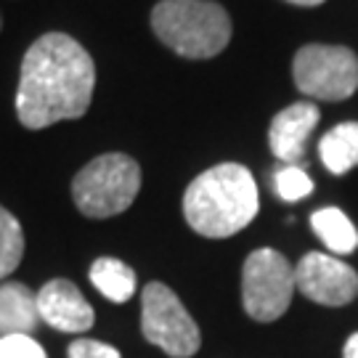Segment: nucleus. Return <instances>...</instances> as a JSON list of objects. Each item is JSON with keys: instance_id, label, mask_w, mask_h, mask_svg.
I'll list each match as a JSON object with an SVG mask.
<instances>
[{"instance_id": "nucleus-7", "label": "nucleus", "mask_w": 358, "mask_h": 358, "mask_svg": "<svg viewBox=\"0 0 358 358\" xmlns=\"http://www.w3.org/2000/svg\"><path fill=\"white\" fill-rule=\"evenodd\" d=\"M141 329L152 345L162 348L167 356L189 358L199 350V327L192 313L167 284L152 282L141 292Z\"/></svg>"}, {"instance_id": "nucleus-15", "label": "nucleus", "mask_w": 358, "mask_h": 358, "mask_svg": "<svg viewBox=\"0 0 358 358\" xmlns=\"http://www.w3.org/2000/svg\"><path fill=\"white\" fill-rule=\"evenodd\" d=\"M24 257V231L22 223L0 205V279L19 268Z\"/></svg>"}, {"instance_id": "nucleus-13", "label": "nucleus", "mask_w": 358, "mask_h": 358, "mask_svg": "<svg viewBox=\"0 0 358 358\" xmlns=\"http://www.w3.org/2000/svg\"><path fill=\"white\" fill-rule=\"evenodd\" d=\"M310 226L324 247L334 255H348L358 247V231L350 217L337 207H321L310 215Z\"/></svg>"}, {"instance_id": "nucleus-3", "label": "nucleus", "mask_w": 358, "mask_h": 358, "mask_svg": "<svg viewBox=\"0 0 358 358\" xmlns=\"http://www.w3.org/2000/svg\"><path fill=\"white\" fill-rule=\"evenodd\" d=\"M152 32L183 59H213L226 51L231 19L213 0H159L152 8Z\"/></svg>"}, {"instance_id": "nucleus-4", "label": "nucleus", "mask_w": 358, "mask_h": 358, "mask_svg": "<svg viewBox=\"0 0 358 358\" xmlns=\"http://www.w3.org/2000/svg\"><path fill=\"white\" fill-rule=\"evenodd\" d=\"M141 192V167L128 154L109 152L90 159L72 178V199L85 217L125 213Z\"/></svg>"}, {"instance_id": "nucleus-21", "label": "nucleus", "mask_w": 358, "mask_h": 358, "mask_svg": "<svg viewBox=\"0 0 358 358\" xmlns=\"http://www.w3.org/2000/svg\"><path fill=\"white\" fill-rule=\"evenodd\" d=\"M0 29H3V16H0Z\"/></svg>"}, {"instance_id": "nucleus-14", "label": "nucleus", "mask_w": 358, "mask_h": 358, "mask_svg": "<svg viewBox=\"0 0 358 358\" xmlns=\"http://www.w3.org/2000/svg\"><path fill=\"white\" fill-rule=\"evenodd\" d=\"M90 284L112 303H128L136 292V271L117 257H99L90 266Z\"/></svg>"}, {"instance_id": "nucleus-2", "label": "nucleus", "mask_w": 358, "mask_h": 358, "mask_svg": "<svg viewBox=\"0 0 358 358\" xmlns=\"http://www.w3.org/2000/svg\"><path fill=\"white\" fill-rule=\"evenodd\" d=\"M260 207L252 173L236 162H220L189 183L183 215L199 236L226 239L252 223Z\"/></svg>"}, {"instance_id": "nucleus-1", "label": "nucleus", "mask_w": 358, "mask_h": 358, "mask_svg": "<svg viewBox=\"0 0 358 358\" xmlns=\"http://www.w3.org/2000/svg\"><path fill=\"white\" fill-rule=\"evenodd\" d=\"M96 88L90 53L64 32L40 35L22 59L16 117L27 130L51 128L88 112Z\"/></svg>"}, {"instance_id": "nucleus-18", "label": "nucleus", "mask_w": 358, "mask_h": 358, "mask_svg": "<svg viewBox=\"0 0 358 358\" xmlns=\"http://www.w3.org/2000/svg\"><path fill=\"white\" fill-rule=\"evenodd\" d=\"M69 358H122L120 350L106 343H99V340H75L69 350H66Z\"/></svg>"}, {"instance_id": "nucleus-6", "label": "nucleus", "mask_w": 358, "mask_h": 358, "mask_svg": "<svg viewBox=\"0 0 358 358\" xmlns=\"http://www.w3.org/2000/svg\"><path fill=\"white\" fill-rule=\"evenodd\" d=\"M294 268L279 250H255L242 266V306L250 319L271 324L287 313L294 294Z\"/></svg>"}, {"instance_id": "nucleus-20", "label": "nucleus", "mask_w": 358, "mask_h": 358, "mask_svg": "<svg viewBox=\"0 0 358 358\" xmlns=\"http://www.w3.org/2000/svg\"><path fill=\"white\" fill-rule=\"evenodd\" d=\"M287 3H292V6H303V8H313V6H321L324 0H287Z\"/></svg>"}, {"instance_id": "nucleus-17", "label": "nucleus", "mask_w": 358, "mask_h": 358, "mask_svg": "<svg viewBox=\"0 0 358 358\" xmlns=\"http://www.w3.org/2000/svg\"><path fill=\"white\" fill-rule=\"evenodd\" d=\"M0 358H45V350L29 334L0 337Z\"/></svg>"}, {"instance_id": "nucleus-12", "label": "nucleus", "mask_w": 358, "mask_h": 358, "mask_svg": "<svg viewBox=\"0 0 358 358\" xmlns=\"http://www.w3.org/2000/svg\"><path fill=\"white\" fill-rule=\"evenodd\" d=\"M319 154L324 167L334 176H345L358 167V122L334 125L319 143Z\"/></svg>"}, {"instance_id": "nucleus-11", "label": "nucleus", "mask_w": 358, "mask_h": 358, "mask_svg": "<svg viewBox=\"0 0 358 358\" xmlns=\"http://www.w3.org/2000/svg\"><path fill=\"white\" fill-rule=\"evenodd\" d=\"M38 324V294L19 282L0 284V337L32 334Z\"/></svg>"}, {"instance_id": "nucleus-9", "label": "nucleus", "mask_w": 358, "mask_h": 358, "mask_svg": "<svg viewBox=\"0 0 358 358\" xmlns=\"http://www.w3.org/2000/svg\"><path fill=\"white\" fill-rule=\"evenodd\" d=\"M38 313L40 321H45L48 327L69 334L88 332L96 321L90 303L66 279H51L48 284H43V289L38 292Z\"/></svg>"}, {"instance_id": "nucleus-19", "label": "nucleus", "mask_w": 358, "mask_h": 358, "mask_svg": "<svg viewBox=\"0 0 358 358\" xmlns=\"http://www.w3.org/2000/svg\"><path fill=\"white\" fill-rule=\"evenodd\" d=\"M343 358H358V332L350 334L345 340V350H343Z\"/></svg>"}, {"instance_id": "nucleus-10", "label": "nucleus", "mask_w": 358, "mask_h": 358, "mask_svg": "<svg viewBox=\"0 0 358 358\" xmlns=\"http://www.w3.org/2000/svg\"><path fill=\"white\" fill-rule=\"evenodd\" d=\"M319 120V106L310 101H297L292 106L282 109L279 115L271 120L268 128V146L273 157L282 159L284 165L300 162L303 154H306L308 138L313 136Z\"/></svg>"}, {"instance_id": "nucleus-8", "label": "nucleus", "mask_w": 358, "mask_h": 358, "mask_svg": "<svg viewBox=\"0 0 358 358\" xmlns=\"http://www.w3.org/2000/svg\"><path fill=\"white\" fill-rule=\"evenodd\" d=\"M294 287L319 306H348L358 294V273L340 257L308 252L294 266Z\"/></svg>"}, {"instance_id": "nucleus-5", "label": "nucleus", "mask_w": 358, "mask_h": 358, "mask_svg": "<svg viewBox=\"0 0 358 358\" xmlns=\"http://www.w3.org/2000/svg\"><path fill=\"white\" fill-rule=\"evenodd\" d=\"M297 90L316 101H345L358 90V56L345 45L310 43L294 53Z\"/></svg>"}, {"instance_id": "nucleus-16", "label": "nucleus", "mask_w": 358, "mask_h": 358, "mask_svg": "<svg viewBox=\"0 0 358 358\" xmlns=\"http://www.w3.org/2000/svg\"><path fill=\"white\" fill-rule=\"evenodd\" d=\"M310 192H313V180L306 170L287 165L276 173V194L284 202H300V199L310 196Z\"/></svg>"}]
</instances>
